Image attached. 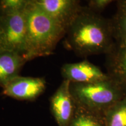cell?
Here are the masks:
<instances>
[{
    "label": "cell",
    "mask_w": 126,
    "mask_h": 126,
    "mask_svg": "<svg viewBox=\"0 0 126 126\" xmlns=\"http://www.w3.org/2000/svg\"><path fill=\"white\" fill-rule=\"evenodd\" d=\"M65 37L68 49L83 57L106 54L116 43L110 19L92 11L87 7L82 8Z\"/></svg>",
    "instance_id": "obj_1"
},
{
    "label": "cell",
    "mask_w": 126,
    "mask_h": 126,
    "mask_svg": "<svg viewBox=\"0 0 126 126\" xmlns=\"http://www.w3.org/2000/svg\"><path fill=\"white\" fill-rule=\"evenodd\" d=\"M26 43L23 56L27 61L53 54L66 31L45 11L29 0L26 10Z\"/></svg>",
    "instance_id": "obj_2"
},
{
    "label": "cell",
    "mask_w": 126,
    "mask_h": 126,
    "mask_svg": "<svg viewBox=\"0 0 126 126\" xmlns=\"http://www.w3.org/2000/svg\"><path fill=\"white\" fill-rule=\"evenodd\" d=\"M70 91L77 105L103 114L126 95L122 87L110 77L94 83H71Z\"/></svg>",
    "instance_id": "obj_3"
},
{
    "label": "cell",
    "mask_w": 126,
    "mask_h": 126,
    "mask_svg": "<svg viewBox=\"0 0 126 126\" xmlns=\"http://www.w3.org/2000/svg\"><path fill=\"white\" fill-rule=\"evenodd\" d=\"M25 11L9 15H0V51H14L23 56L26 43Z\"/></svg>",
    "instance_id": "obj_4"
},
{
    "label": "cell",
    "mask_w": 126,
    "mask_h": 126,
    "mask_svg": "<svg viewBox=\"0 0 126 126\" xmlns=\"http://www.w3.org/2000/svg\"><path fill=\"white\" fill-rule=\"evenodd\" d=\"M67 32L81 11L82 6L78 0H33Z\"/></svg>",
    "instance_id": "obj_5"
},
{
    "label": "cell",
    "mask_w": 126,
    "mask_h": 126,
    "mask_svg": "<svg viewBox=\"0 0 126 126\" xmlns=\"http://www.w3.org/2000/svg\"><path fill=\"white\" fill-rule=\"evenodd\" d=\"M43 78L17 76L2 86V94L19 100H33L45 92Z\"/></svg>",
    "instance_id": "obj_6"
},
{
    "label": "cell",
    "mask_w": 126,
    "mask_h": 126,
    "mask_svg": "<svg viewBox=\"0 0 126 126\" xmlns=\"http://www.w3.org/2000/svg\"><path fill=\"white\" fill-rule=\"evenodd\" d=\"M70 83L68 80H63L50 100L51 113L59 126H69L77 109Z\"/></svg>",
    "instance_id": "obj_7"
},
{
    "label": "cell",
    "mask_w": 126,
    "mask_h": 126,
    "mask_svg": "<svg viewBox=\"0 0 126 126\" xmlns=\"http://www.w3.org/2000/svg\"><path fill=\"white\" fill-rule=\"evenodd\" d=\"M61 74L64 79L71 83H91L110 78L108 74L86 60L64 64L61 68Z\"/></svg>",
    "instance_id": "obj_8"
},
{
    "label": "cell",
    "mask_w": 126,
    "mask_h": 126,
    "mask_svg": "<svg viewBox=\"0 0 126 126\" xmlns=\"http://www.w3.org/2000/svg\"><path fill=\"white\" fill-rule=\"evenodd\" d=\"M105 55L106 73L122 87L126 94V45L115 43Z\"/></svg>",
    "instance_id": "obj_9"
},
{
    "label": "cell",
    "mask_w": 126,
    "mask_h": 126,
    "mask_svg": "<svg viewBox=\"0 0 126 126\" xmlns=\"http://www.w3.org/2000/svg\"><path fill=\"white\" fill-rule=\"evenodd\" d=\"M27 62L24 56L14 51H0V86L17 76Z\"/></svg>",
    "instance_id": "obj_10"
},
{
    "label": "cell",
    "mask_w": 126,
    "mask_h": 126,
    "mask_svg": "<svg viewBox=\"0 0 126 126\" xmlns=\"http://www.w3.org/2000/svg\"><path fill=\"white\" fill-rule=\"evenodd\" d=\"M115 42L124 45L126 43V0L117 1V9L110 19Z\"/></svg>",
    "instance_id": "obj_11"
},
{
    "label": "cell",
    "mask_w": 126,
    "mask_h": 126,
    "mask_svg": "<svg viewBox=\"0 0 126 126\" xmlns=\"http://www.w3.org/2000/svg\"><path fill=\"white\" fill-rule=\"evenodd\" d=\"M69 126H106V124L104 114L77 105L74 116Z\"/></svg>",
    "instance_id": "obj_12"
},
{
    "label": "cell",
    "mask_w": 126,
    "mask_h": 126,
    "mask_svg": "<svg viewBox=\"0 0 126 126\" xmlns=\"http://www.w3.org/2000/svg\"><path fill=\"white\" fill-rule=\"evenodd\" d=\"M106 126H126V95L104 113Z\"/></svg>",
    "instance_id": "obj_13"
},
{
    "label": "cell",
    "mask_w": 126,
    "mask_h": 126,
    "mask_svg": "<svg viewBox=\"0 0 126 126\" xmlns=\"http://www.w3.org/2000/svg\"><path fill=\"white\" fill-rule=\"evenodd\" d=\"M29 0H0V15H9L25 11Z\"/></svg>",
    "instance_id": "obj_14"
},
{
    "label": "cell",
    "mask_w": 126,
    "mask_h": 126,
    "mask_svg": "<svg viewBox=\"0 0 126 126\" xmlns=\"http://www.w3.org/2000/svg\"><path fill=\"white\" fill-rule=\"evenodd\" d=\"M112 0H90L88 1L87 7L97 14H100L112 3Z\"/></svg>",
    "instance_id": "obj_15"
},
{
    "label": "cell",
    "mask_w": 126,
    "mask_h": 126,
    "mask_svg": "<svg viewBox=\"0 0 126 126\" xmlns=\"http://www.w3.org/2000/svg\"><path fill=\"white\" fill-rule=\"evenodd\" d=\"M124 45H126V44H124Z\"/></svg>",
    "instance_id": "obj_16"
}]
</instances>
